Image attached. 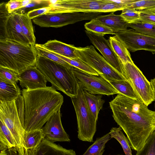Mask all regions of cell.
I'll list each match as a JSON object with an SVG mask.
<instances>
[{"label":"cell","mask_w":155,"mask_h":155,"mask_svg":"<svg viewBox=\"0 0 155 155\" xmlns=\"http://www.w3.org/2000/svg\"><path fill=\"white\" fill-rule=\"evenodd\" d=\"M109 104L114 119L127 135L131 148L137 151L155 130V111L138 100L119 94Z\"/></svg>","instance_id":"cell-1"},{"label":"cell","mask_w":155,"mask_h":155,"mask_svg":"<svg viewBox=\"0 0 155 155\" xmlns=\"http://www.w3.org/2000/svg\"><path fill=\"white\" fill-rule=\"evenodd\" d=\"M25 105V133L41 129L55 113L60 110L63 97L51 86L33 90L23 89Z\"/></svg>","instance_id":"cell-2"},{"label":"cell","mask_w":155,"mask_h":155,"mask_svg":"<svg viewBox=\"0 0 155 155\" xmlns=\"http://www.w3.org/2000/svg\"><path fill=\"white\" fill-rule=\"evenodd\" d=\"M36 66L54 89L62 92L71 98L77 96L78 81L73 72V67L67 68L38 55Z\"/></svg>","instance_id":"cell-3"},{"label":"cell","mask_w":155,"mask_h":155,"mask_svg":"<svg viewBox=\"0 0 155 155\" xmlns=\"http://www.w3.org/2000/svg\"><path fill=\"white\" fill-rule=\"evenodd\" d=\"M38 54L34 45L7 39L0 40V67L17 73L36 66Z\"/></svg>","instance_id":"cell-4"},{"label":"cell","mask_w":155,"mask_h":155,"mask_svg":"<svg viewBox=\"0 0 155 155\" xmlns=\"http://www.w3.org/2000/svg\"><path fill=\"white\" fill-rule=\"evenodd\" d=\"M78 84L77 96L71 98L77 117L78 138L82 141L91 142L93 141V137L96 131L97 120L86 101L83 87L79 82Z\"/></svg>","instance_id":"cell-5"},{"label":"cell","mask_w":155,"mask_h":155,"mask_svg":"<svg viewBox=\"0 0 155 155\" xmlns=\"http://www.w3.org/2000/svg\"><path fill=\"white\" fill-rule=\"evenodd\" d=\"M25 105L22 95L11 101H0V119L5 124L14 138L18 139L25 134Z\"/></svg>","instance_id":"cell-6"},{"label":"cell","mask_w":155,"mask_h":155,"mask_svg":"<svg viewBox=\"0 0 155 155\" xmlns=\"http://www.w3.org/2000/svg\"><path fill=\"white\" fill-rule=\"evenodd\" d=\"M121 64L123 75L131 85L138 100L148 106L154 101L153 89L150 82L134 63L127 62Z\"/></svg>","instance_id":"cell-7"},{"label":"cell","mask_w":155,"mask_h":155,"mask_svg":"<svg viewBox=\"0 0 155 155\" xmlns=\"http://www.w3.org/2000/svg\"><path fill=\"white\" fill-rule=\"evenodd\" d=\"M78 57L91 67L106 80H126L99 54L93 45L78 47L75 51Z\"/></svg>","instance_id":"cell-8"},{"label":"cell","mask_w":155,"mask_h":155,"mask_svg":"<svg viewBox=\"0 0 155 155\" xmlns=\"http://www.w3.org/2000/svg\"><path fill=\"white\" fill-rule=\"evenodd\" d=\"M102 13L76 12L44 14L32 19L36 25L42 27L59 28L84 20H91Z\"/></svg>","instance_id":"cell-9"},{"label":"cell","mask_w":155,"mask_h":155,"mask_svg":"<svg viewBox=\"0 0 155 155\" xmlns=\"http://www.w3.org/2000/svg\"><path fill=\"white\" fill-rule=\"evenodd\" d=\"M110 0H58L49 5L51 9L45 14L76 12H98L104 4Z\"/></svg>","instance_id":"cell-10"},{"label":"cell","mask_w":155,"mask_h":155,"mask_svg":"<svg viewBox=\"0 0 155 155\" xmlns=\"http://www.w3.org/2000/svg\"><path fill=\"white\" fill-rule=\"evenodd\" d=\"M72 69L78 82L89 93L107 95L118 94L114 87L101 76L88 74L74 67Z\"/></svg>","instance_id":"cell-11"},{"label":"cell","mask_w":155,"mask_h":155,"mask_svg":"<svg viewBox=\"0 0 155 155\" xmlns=\"http://www.w3.org/2000/svg\"><path fill=\"white\" fill-rule=\"evenodd\" d=\"M123 42L128 50L132 52L144 50L155 53V37L142 34L133 29L115 33Z\"/></svg>","instance_id":"cell-12"},{"label":"cell","mask_w":155,"mask_h":155,"mask_svg":"<svg viewBox=\"0 0 155 155\" xmlns=\"http://www.w3.org/2000/svg\"><path fill=\"white\" fill-rule=\"evenodd\" d=\"M85 31L90 42L101 52L107 62L123 76L121 63L113 51L109 40L105 39L104 36L87 30Z\"/></svg>","instance_id":"cell-13"},{"label":"cell","mask_w":155,"mask_h":155,"mask_svg":"<svg viewBox=\"0 0 155 155\" xmlns=\"http://www.w3.org/2000/svg\"><path fill=\"white\" fill-rule=\"evenodd\" d=\"M60 110L55 113L42 128L45 138L54 143L56 142H70L68 135L62 126Z\"/></svg>","instance_id":"cell-14"},{"label":"cell","mask_w":155,"mask_h":155,"mask_svg":"<svg viewBox=\"0 0 155 155\" xmlns=\"http://www.w3.org/2000/svg\"><path fill=\"white\" fill-rule=\"evenodd\" d=\"M18 78L22 88L33 90L47 87V81L36 66L28 68L20 72Z\"/></svg>","instance_id":"cell-15"},{"label":"cell","mask_w":155,"mask_h":155,"mask_svg":"<svg viewBox=\"0 0 155 155\" xmlns=\"http://www.w3.org/2000/svg\"><path fill=\"white\" fill-rule=\"evenodd\" d=\"M5 39L31 45L22 32L18 13L14 12L11 14L6 26Z\"/></svg>","instance_id":"cell-16"},{"label":"cell","mask_w":155,"mask_h":155,"mask_svg":"<svg viewBox=\"0 0 155 155\" xmlns=\"http://www.w3.org/2000/svg\"><path fill=\"white\" fill-rule=\"evenodd\" d=\"M34 155H76L72 149H67L45 138L37 148Z\"/></svg>","instance_id":"cell-17"},{"label":"cell","mask_w":155,"mask_h":155,"mask_svg":"<svg viewBox=\"0 0 155 155\" xmlns=\"http://www.w3.org/2000/svg\"><path fill=\"white\" fill-rule=\"evenodd\" d=\"M42 46L48 50L64 57L71 58H78L75 51L76 47L56 40L48 41Z\"/></svg>","instance_id":"cell-18"},{"label":"cell","mask_w":155,"mask_h":155,"mask_svg":"<svg viewBox=\"0 0 155 155\" xmlns=\"http://www.w3.org/2000/svg\"><path fill=\"white\" fill-rule=\"evenodd\" d=\"M104 25L110 28L114 33L127 29L129 24L125 21L120 15L114 12L106 15H101L95 18Z\"/></svg>","instance_id":"cell-19"},{"label":"cell","mask_w":155,"mask_h":155,"mask_svg":"<svg viewBox=\"0 0 155 155\" xmlns=\"http://www.w3.org/2000/svg\"><path fill=\"white\" fill-rule=\"evenodd\" d=\"M45 138L42 129L25 133V155H34L37 148Z\"/></svg>","instance_id":"cell-20"},{"label":"cell","mask_w":155,"mask_h":155,"mask_svg":"<svg viewBox=\"0 0 155 155\" xmlns=\"http://www.w3.org/2000/svg\"><path fill=\"white\" fill-rule=\"evenodd\" d=\"M109 42L111 46L122 64L134 63L128 50L122 41L115 35L109 37Z\"/></svg>","instance_id":"cell-21"},{"label":"cell","mask_w":155,"mask_h":155,"mask_svg":"<svg viewBox=\"0 0 155 155\" xmlns=\"http://www.w3.org/2000/svg\"><path fill=\"white\" fill-rule=\"evenodd\" d=\"M21 95V90L17 84H13L0 80V101H12Z\"/></svg>","instance_id":"cell-22"},{"label":"cell","mask_w":155,"mask_h":155,"mask_svg":"<svg viewBox=\"0 0 155 155\" xmlns=\"http://www.w3.org/2000/svg\"><path fill=\"white\" fill-rule=\"evenodd\" d=\"M16 149V144L11 131L4 122L0 119V150L6 152L10 148Z\"/></svg>","instance_id":"cell-23"},{"label":"cell","mask_w":155,"mask_h":155,"mask_svg":"<svg viewBox=\"0 0 155 155\" xmlns=\"http://www.w3.org/2000/svg\"><path fill=\"white\" fill-rule=\"evenodd\" d=\"M83 93L88 106L97 120L100 110L103 108L105 101L102 99L101 94H94L89 93L84 88Z\"/></svg>","instance_id":"cell-24"},{"label":"cell","mask_w":155,"mask_h":155,"mask_svg":"<svg viewBox=\"0 0 155 155\" xmlns=\"http://www.w3.org/2000/svg\"><path fill=\"white\" fill-rule=\"evenodd\" d=\"M106 80L117 91L118 94L138 100V98L132 86L126 80H115L108 79Z\"/></svg>","instance_id":"cell-25"},{"label":"cell","mask_w":155,"mask_h":155,"mask_svg":"<svg viewBox=\"0 0 155 155\" xmlns=\"http://www.w3.org/2000/svg\"><path fill=\"white\" fill-rule=\"evenodd\" d=\"M22 32L31 45H35L36 38L31 19L27 16V13H18Z\"/></svg>","instance_id":"cell-26"},{"label":"cell","mask_w":155,"mask_h":155,"mask_svg":"<svg viewBox=\"0 0 155 155\" xmlns=\"http://www.w3.org/2000/svg\"><path fill=\"white\" fill-rule=\"evenodd\" d=\"M111 138L109 133L98 138L82 155H102L106 143Z\"/></svg>","instance_id":"cell-27"},{"label":"cell","mask_w":155,"mask_h":155,"mask_svg":"<svg viewBox=\"0 0 155 155\" xmlns=\"http://www.w3.org/2000/svg\"><path fill=\"white\" fill-rule=\"evenodd\" d=\"M120 127H113L109 132L111 138H114L120 144L126 155H132L130 142L122 131Z\"/></svg>","instance_id":"cell-28"},{"label":"cell","mask_w":155,"mask_h":155,"mask_svg":"<svg viewBox=\"0 0 155 155\" xmlns=\"http://www.w3.org/2000/svg\"><path fill=\"white\" fill-rule=\"evenodd\" d=\"M48 51L67 62L73 67H75L82 71L90 74L97 76L99 75V74L96 70L82 61L78 58H69Z\"/></svg>","instance_id":"cell-29"},{"label":"cell","mask_w":155,"mask_h":155,"mask_svg":"<svg viewBox=\"0 0 155 155\" xmlns=\"http://www.w3.org/2000/svg\"><path fill=\"white\" fill-rule=\"evenodd\" d=\"M86 30L104 36L106 34L115 35L112 30L101 23L95 18L85 23L84 25Z\"/></svg>","instance_id":"cell-30"},{"label":"cell","mask_w":155,"mask_h":155,"mask_svg":"<svg viewBox=\"0 0 155 155\" xmlns=\"http://www.w3.org/2000/svg\"><path fill=\"white\" fill-rule=\"evenodd\" d=\"M137 0H110V2L104 5L99 11V12L106 13L123 10L127 8L128 5Z\"/></svg>","instance_id":"cell-31"},{"label":"cell","mask_w":155,"mask_h":155,"mask_svg":"<svg viewBox=\"0 0 155 155\" xmlns=\"http://www.w3.org/2000/svg\"><path fill=\"white\" fill-rule=\"evenodd\" d=\"M34 46L38 55L47 58L67 68H70L73 67L67 62L48 51L42 47L41 44H35Z\"/></svg>","instance_id":"cell-32"},{"label":"cell","mask_w":155,"mask_h":155,"mask_svg":"<svg viewBox=\"0 0 155 155\" xmlns=\"http://www.w3.org/2000/svg\"><path fill=\"white\" fill-rule=\"evenodd\" d=\"M129 27L141 34L155 37V24L139 22L130 24Z\"/></svg>","instance_id":"cell-33"},{"label":"cell","mask_w":155,"mask_h":155,"mask_svg":"<svg viewBox=\"0 0 155 155\" xmlns=\"http://www.w3.org/2000/svg\"><path fill=\"white\" fill-rule=\"evenodd\" d=\"M135 155H155V130L150 134L143 146Z\"/></svg>","instance_id":"cell-34"},{"label":"cell","mask_w":155,"mask_h":155,"mask_svg":"<svg viewBox=\"0 0 155 155\" xmlns=\"http://www.w3.org/2000/svg\"><path fill=\"white\" fill-rule=\"evenodd\" d=\"M6 4L2 2L0 4V40L5 39L6 26L11 15L6 8Z\"/></svg>","instance_id":"cell-35"},{"label":"cell","mask_w":155,"mask_h":155,"mask_svg":"<svg viewBox=\"0 0 155 155\" xmlns=\"http://www.w3.org/2000/svg\"><path fill=\"white\" fill-rule=\"evenodd\" d=\"M0 80L13 84L18 81V73L3 67H0Z\"/></svg>","instance_id":"cell-36"},{"label":"cell","mask_w":155,"mask_h":155,"mask_svg":"<svg viewBox=\"0 0 155 155\" xmlns=\"http://www.w3.org/2000/svg\"><path fill=\"white\" fill-rule=\"evenodd\" d=\"M141 11L155 9V0H137L128 5L127 8Z\"/></svg>","instance_id":"cell-37"},{"label":"cell","mask_w":155,"mask_h":155,"mask_svg":"<svg viewBox=\"0 0 155 155\" xmlns=\"http://www.w3.org/2000/svg\"><path fill=\"white\" fill-rule=\"evenodd\" d=\"M124 20L130 24L139 22L140 19V11L126 8L120 15Z\"/></svg>","instance_id":"cell-38"},{"label":"cell","mask_w":155,"mask_h":155,"mask_svg":"<svg viewBox=\"0 0 155 155\" xmlns=\"http://www.w3.org/2000/svg\"><path fill=\"white\" fill-rule=\"evenodd\" d=\"M140 11V18L139 22L155 24L154 13L150 10H143Z\"/></svg>","instance_id":"cell-39"},{"label":"cell","mask_w":155,"mask_h":155,"mask_svg":"<svg viewBox=\"0 0 155 155\" xmlns=\"http://www.w3.org/2000/svg\"><path fill=\"white\" fill-rule=\"evenodd\" d=\"M50 9L51 7L48 6L31 10L28 12L27 14L28 18L31 20L39 16L46 14Z\"/></svg>","instance_id":"cell-40"},{"label":"cell","mask_w":155,"mask_h":155,"mask_svg":"<svg viewBox=\"0 0 155 155\" xmlns=\"http://www.w3.org/2000/svg\"><path fill=\"white\" fill-rule=\"evenodd\" d=\"M21 0H11L6 3V7L9 13L11 14L15 10L21 8Z\"/></svg>","instance_id":"cell-41"},{"label":"cell","mask_w":155,"mask_h":155,"mask_svg":"<svg viewBox=\"0 0 155 155\" xmlns=\"http://www.w3.org/2000/svg\"><path fill=\"white\" fill-rule=\"evenodd\" d=\"M15 148H10L8 150L7 155H19Z\"/></svg>","instance_id":"cell-42"},{"label":"cell","mask_w":155,"mask_h":155,"mask_svg":"<svg viewBox=\"0 0 155 155\" xmlns=\"http://www.w3.org/2000/svg\"><path fill=\"white\" fill-rule=\"evenodd\" d=\"M32 1L31 0H21V8L25 7L31 3Z\"/></svg>","instance_id":"cell-43"},{"label":"cell","mask_w":155,"mask_h":155,"mask_svg":"<svg viewBox=\"0 0 155 155\" xmlns=\"http://www.w3.org/2000/svg\"><path fill=\"white\" fill-rule=\"evenodd\" d=\"M150 83L153 89H155V78L151 79Z\"/></svg>","instance_id":"cell-44"},{"label":"cell","mask_w":155,"mask_h":155,"mask_svg":"<svg viewBox=\"0 0 155 155\" xmlns=\"http://www.w3.org/2000/svg\"><path fill=\"white\" fill-rule=\"evenodd\" d=\"M153 93L154 101L155 102V89H153Z\"/></svg>","instance_id":"cell-45"},{"label":"cell","mask_w":155,"mask_h":155,"mask_svg":"<svg viewBox=\"0 0 155 155\" xmlns=\"http://www.w3.org/2000/svg\"><path fill=\"white\" fill-rule=\"evenodd\" d=\"M151 10L154 13H155V9Z\"/></svg>","instance_id":"cell-46"},{"label":"cell","mask_w":155,"mask_h":155,"mask_svg":"<svg viewBox=\"0 0 155 155\" xmlns=\"http://www.w3.org/2000/svg\"></svg>","instance_id":"cell-47"}]
</instances>
